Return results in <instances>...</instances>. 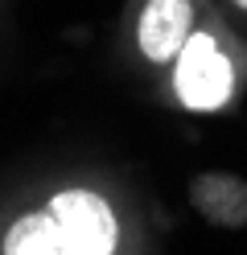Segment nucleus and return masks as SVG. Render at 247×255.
I'll list each match as a JSON object with an SVG mask.
<instances>
[{
    "label": "nucleus",
    "instance_id": "39448f33",
    "mask_svg": "<svg viewBox=\"0 0 247 255\" xmlns=\"http://www.w3.org/2000/svg\"><path fill=\"white\" fill-rule=\"evenodd\" d=\"M214 8H219L231 25H239L247 33V0H214Z\"/></svg>",
    "mask_w": 247,
    "mask_h": 255
},
{
    "label": "nucleus",
    "instance_id": "f03ea898",
    "mask_svg": "<svg viewBox=\"0 0 247 255\" xmlns=\"http://www.w3.org/2000/svg\"><path fill=\"white\" fill-rule=\"evenodd\" d=\"M153 99L177 116H231L247 99V33L210 4L153 78Z\"/></svg>",
    "mask_w": 247,
    "mask_h": 255
},
{
    "label": "nucleus",
    "instance_id": "20e7f679",
    "mask_svg": "<svg viewBox=\"0 0 247 255\" xmlns=\"http://www.w3.org/2000/svg\"><path fill=\"white\" fill-rule=\"evenodd\" d=\"M186 198H190V210L210 227H223V231L247 227V177H239V173L206 169L190 177Z\"/></svg>",
    "mask_w": 247,
    "mask_h": 255
},
{
    "label": "nucleus",
    "instance_id": "7ed1b4c3",
    "mask_svg": "<svg viewBox=\"0 0 247 255\" xmlns=\"http://www.w3.org/2000/svg\"><path fill=\"white\" fill-rule=\"evenodd\" d=\"M206 8V0H124L120 33H115L124 66L140 78H157L186 45Z\"/></svg>",
    "mask_w": 247,
    "mask_h": 255
},
{
    "label": "nucleus",
    "instance_id": "423d86ee",
    "mask_svg": "<svg viewBox=\"0 0 247 255\" xmlns=\"http://www.w3.org/2000/svg\"><path fill=\"white\" fill-rule=\"evenodd\" d=\"M206 4H214V0H206Z\"/></svg>",
    "mask_w": 247,
    "mask_h": 255
},
{
    "label": "nucleus",
    "instance_id": "f257e3e1",
    "mask_svg": "<svg viewBox=\"0 0 247 255\" xmlns=\"http://www.w3.org/2000/svg\"><path fill=\"white\" fill-rule=\"evenodd\" d=\"M0 255H161V235L128 173L45 165L0 185Z\"/></svg>",
    "mask_w": 247,
    "mask_h": 255
}]
</instances>
